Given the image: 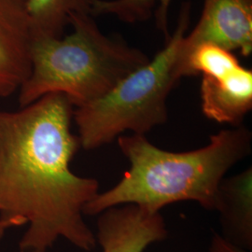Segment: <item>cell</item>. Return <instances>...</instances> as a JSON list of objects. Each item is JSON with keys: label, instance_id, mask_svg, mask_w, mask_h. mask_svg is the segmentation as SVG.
Returning a JSON list of instances; mask_svg holds the SVG:
<instances>
[{"label": "cell", "instance_id": "obj_3", "mask_svg": "<svg viewBox=\"0 0 252 252\" xmlns=\"http://www.w3.org/2000/svg\"><path fill=\"white\" fill-rule=\"evenodd\" d=\"M69 25L67 36L33 38L31 69L19 89L21 107L62 94L79 108L107 94L150 60L139 49L103 34L90 14H73Z\"/></svg>", "mask_w": 252, "mask_h": 252}, {"label": "cell", "instance_id": "obj_6", "mask_svg": "<svg viewBox=\"0 0 252 252\" xmlns=\"http://www.w3.org/2000/svg\"><path fill=\"white\" fill-rule=\"evenodd\" d=\"M213 44L249 56L252 52V0H205L198 24L180 44L177 71L185 77L190 53L198 46Z\"/></svg>", "mask_w": 252, "mask_h": 252}, {"label": "cell", "instance_id": "obj_10", "mask_svg": "<svg viewBox=\"0 0 252 252\" xmlns=\"http://www.w3.org/2000/svg\"><path fill=\"white\" fill-rule=\"evenodd\" d=\"M94 0H27L33 38L59 37L73 14L92 15Z\"/></svg>", "mask_w": 252, "mask_h": 252}, {"label": "cell", "instance_id": "obj_1", "mask_svg": "<svg viewBox=\"0 0 252 252\" xmlns=\"http://www.w3.org/2000/svg\"><path fill=\"white\" fill-rule=\"evenodd\" d=\"M73 107L64 94H50L0 111V238L27 225L19 252H47L59 238L85 252L96 247L83 211L99 182L70 168L81 147Z\"/></svg>", "mask_w": 252, "mask_h": 252}, {"label": "cell", "instance_id": "obj_7", "mask_svg": "<svg viewBox=\"0 0 252 252\" xmlns=\"http://www.w3.org/2000/svg\"><path fill=\"white\" fill-rule=\"evenodd\" d=\"M98 215L95 238L103 252H144L168 234L160 212L132 204L110 207Z\"/></svg>", "mask_w": 252, "mask_h": 252}, {"label": "cell", "instance_id": "obj_2", "mask_svg": "<svg viewBox=\"0 0 252 252\" xmlns=\"http://www.w3.org/2000/svg\"><path fill=\"white\" fill-rule=\"evenodd\" d=\"M252 141V132L241 126L221 130L207 146L185 153L157 148L145 135H120L118 145L130 168L114 187L86 205L84 215L127 204L160 212L180 201H194L214 211L221 180L251 153Z\"/></svg>", "mask_w": 252, "mask_h": 252}, {"label": "cell", "instance_id": "obj_5", "mask_svg": "<svg viewBox=\"0 0 252 252\" xmlns=\"http://www.w3.org/2000/svg\"><path fill=\"white\" fill-rule=\"evenodd\" d=\"M189 77L202 75L201 101L206 117L241 126L252 108V71L233 52L213 44L196 47L187 60Z\"/></svg>", "mask_w": 252, "mask_h": 252}, {"label": "cell", "instance_id": "obj_4", "mask_svg": "<svg viewBox=\"0 0 252 252\" xmlns=\"http://www.w3.org/2000/svg\"><path fill=\"white\" fill-rule=\"evenodd\" d=\"M190 21V4L180 9L178 26L162 50L128 74L99 99L74 111L81 147L91 151L108 144L122 133L145 135L167 122L166 100L180 81L177 57Z\"/></svg>", "mask_w": 252, "mask_h": 252}, {"label": "cell", "instance_id": "obj_12", "mask_svg": "<svg viewBox=\"0 0 252 252\" xmlns=\"http://www.w3.org/2000/svg\"><path fill=\"white\" fill-rule=\"evenodd\" d=\"M210 252H249L248 250L228 240L222 234H213L209 247Z\"/></svg>", "mask_w": 252, "mask_h": 252}, {"label": "cell", "instance_id": "obj_8", "mask_svg": "<svg viewBox=\"0 0 252 252\" xmlns=\"http://www.w3.org/2000/svg\"><path fill=\"white\" fill-rule=\"evenodd\" d=\"M32 40L27 0H0V97L12 94L27 80Z\"/></svg>", "mask_w": 252, "mask_h": 252}, {"label": "cell", "instance_id": "obj_9", "mask_svg": "<svg viewBox=\"0 0 252 252\" xmlns=\"http://www.w3.org/2000/svg\"><path fill=\"white\" fill-rule=\"evenodd\" d=\"M222 235L248 251L252 250V167L221 180L215 208Z\"/></svg>", "mask_w": 252, "mask_h": 252}, {"label": "cell", "instance_id": "obj_11", "mask_svg": "<svg viewBox=\"0 0 252 252\" xmlns=\"http://www.w3.org/2000/svg\"><path fill=\"white\" fill-rule=\"evenodd\" d=\"M172 0H94L92 16L111 14L126 23L143 22L152 16L155 9L157 27L162 31L166 39L168 32V9Z\"/></svg>", "mask_w": 252, "mask_h": 252}]
</instances>
